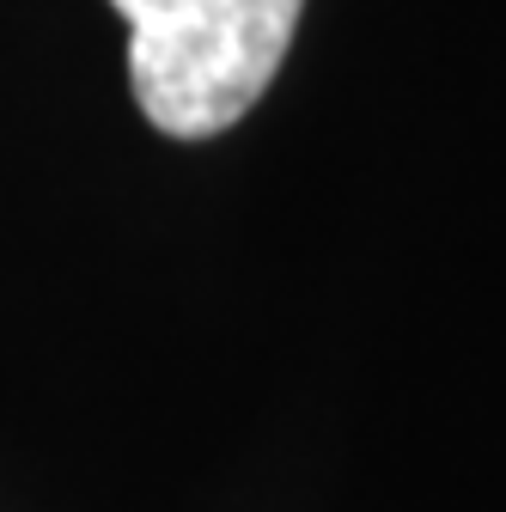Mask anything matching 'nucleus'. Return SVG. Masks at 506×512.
<instances>
[{
  "label": "nucleus",
  "instance_id": "1",
  "mask_svg": "<svg viewBox=\"0 0 506 512\" xmlns=\"http://www.w3.org/2000/svg\"><path fill=\"white\" fill-rule=\"evenodd\" d=\"M129 19V86L171 141H208L269 92L305 0H110Z\"/></svg>",
  "mask_w": 506,
  "mask_h": 512
}]
</instances>
